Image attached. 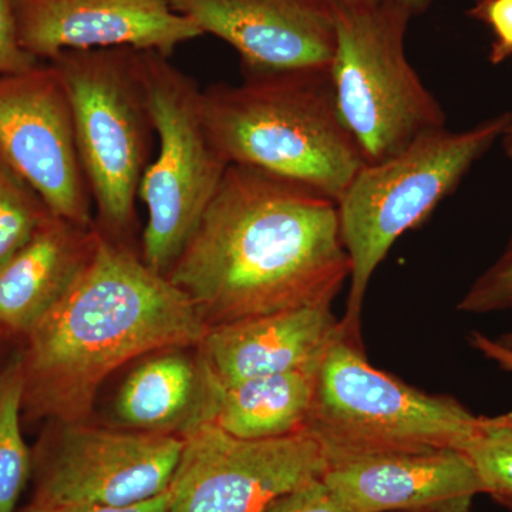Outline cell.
Wrapping results in <instances>:
<instances>
[{
  "instance_id": "cell-20",
  "label": "cell",
  "mask_w": 512,
  "mask_h": 512,
  "mask_svg": "<svg viewBox=\"0 0 512 512\" xmlns=\"http://www.w3.org/2000/svg\"><path fill=\"white\" fill-rule=\"evenodd\" d=\"M466 453L483 483L484 495L512 512V410L481 416Z\"/></svg>"
},
{
  "instance_id": "cell-13",
  "label": "cell",
  "mask_w": 512,
  "mask_h": 512,
  "mask_svg": "<svg viewBox=\"0 0 512 512\" xmlns=\"http://www.w3.org/2000/svg\"><path fill=\"white\" fill-rule=\"evenodd\" d=\"M202 35L237 52L242 73L329 70L336 47L330 0H170Z\"/></svg>"
},
{
  "instance_id": "cell-17",
  "label": "cell",
  "mask_w": 512,
  "mask_h": 512,
  "mask_svg": "<svg viewBox=\"0 0 512 512\" xmlns=\"http://www.w3.org/2000/svg\"><path fill=\"white\" fill-rule=\"evenodd\" d=\"M96 224L50 214L0 269V342L22 343L89 268L99 245Z\"/></svg>"
},
{
  "instance_id": "cell-25",
  "label": "cell",
  "mask_w": 512,
  "mask_h": 512,
  "mask_svg": "<svg viewBox=\"0 0 512 512\" xmlns=\"http://www.w3.org/2000/svg\"><path fill=\"white\" fill-rule=\"evenodd\" d=\"M39 63L20 46L12 0H0V77L26 72Z\"/></svg>"
},
{
  "instance_id": "cell-29",
  "label": "cell",
  "mask_w": 512,
  "mask_h": 512,
  "mask_svg": "<svg viewBox=\"0 0 512 512\" xmlns=\"http://www.w3.org/2000/svg\"><path fill=\"white\" fill-rule=\"evenodd\" d=\"M500 141L501 146H503L505 156L512 160V120L511 123L508 124V127L505 128L503 137H501Z\"/></svg>"
},
{
  "instance_id": "cell-31",
  "label": "cell",
  "mask_w": 512,
  "mask_h": 512,
  "mask_svg": "<svg viewBox=\"0 0 512 512\" xmlns=\"http://www.w3.org/2000/svg\"><path fill=\"white\" fill-rule=\"evenodd\" d=\"M5 345H6V343L0 342V367H2L3 362H5L6 357H8V356H6V357L2 356L3 346H5Z\"/></svg>"
},
{
  "instance_id": "cell-14",
  "label": "cell",
  "mask_w": 512,
  "mask_h": 512,
  "mask_svg": "<svg viewBox=\"0 0 512 512\" xmlns=\"http://www.w3.org/2000/svg\"><path fill=\"white\" fill-rule=\"evenodd\" d=\"M322 478L349 512H473L484 495L461 450L360 458L326 468Z\"/></svg>"
},
{
  "instance_id": "cell-16",
  "label": "cell",
  "mask_w": 512,
  "mask_h": 512,
  "mask_svg": "<svg viewBox=\"0 0 512 512\" xmlns=\"http://www.w3.org/2000/svg\"><path fill=\"white\" fill-rule=\"evenodd\" d=\"M342 333L332 306L288 309L215 326L197 348L218 382L318 370Z\"/></svg>"
},
{
  "instance_id": "cell-24",
  "label": "cell",
  "mask_w": 512,
  "mask_h": 512,
  "mask_svg": "<svg viewBox=\"0 0 512 512\" xmlns=\"http://www.w3.org/2000/svg\"><path fill=\"white\" fill-rule=\"evenodd\" d=\"M266 512H349L340 504L322 477L299 485L279 498Z\"/></svg>"
},
{
  "instance_id": "cell-28",
  "label": "cell",
  "mask_w": 512,
  "mask_h": 512,
  "mask_svg": "<svg viewBox=\"0 0 512 512\" xmlns=\"http://www.w3.org/2000/svg\"><path fill=\"white\" fill-rule=\"evenodd\" d=\"M338 8L363 9L379 6H399L409 10L413 16H419L431 8L436 0H330Z\"/></svg>"
},
{
  "instance_id": "cell-27",
  "label": "cell",
  "mask_w": 512,
  "mask_h": 512,
  "mask_svg": "<svg viewBox=\"0 0 512 512\" xmlns=\"http://www.w3.org/2000/svg\"><path fill=\"white\" fill-rule=\"evenodd\" d=\"M468 345L485 359L495 363L505 372L512 373V349L498 342L497 338H490L480 330H471L467 336Z\"/></svg>"
},
{
  "instance_id": "cell-8",
  "label": "cell",
  "mask_w": 512,
  "mask_h": 512,
  "mask_svg": "<svg viewBox=\"0 0 512 512\" xmlns=\"http://www.w3.org/2000/svg\"><path fill=\"white\" fill-rule=\"evenodd\" d=\"M141 72L158 137V153L141 178L147 208L144 262L168 275L220 187L228 164L212 143L192 77L157 52H140Z\"/></svg>"
},
{
  "instance_id": "cell-18",
  "label": "cell",
  "mask_w": 512,
  "mask_h": 512,
  "mask_svg": "<svg viewBox=\"0 0 512 512\" xmlns=\"http://www.w3.org/2000/svg\"><path fill=\"white\" fill-rule=\"evenodd\" d=\"M318 370L221 384L211 424L242 440L281 439L303 433L315 399Z\"/></svg>"
},
{
  "instance_id": "cell-6",
  "label": "cell",
  "mask_w": 512,
  "mask_h": 512,
  "mask_svg": "<svg viewBox=\"0 0 512 512\" xmlns=\"http://www.w3.org/2000/svg\"><path fill=\"white\" fill-rule=\"evenodd\" d=\"M50 63L72 106L94 224L104 237L136 247L138 188L156 134L140 52L128 47L64 52Z\"/></svg>"
},
{
  "instance_id": "cell-3",
  "label": "cell",
  "mask_w": 512,
  "mask_h": 512,
  "mask_svg": "<svg viewBox=\"0 0 512 512\" xmlns=\"http://www.w3.org/2000/svg\"><path fill=\"white\" fill-rule=\"evenodd\" d=\"M212 143L228 165L291 178L326 197L340 195L365 165L340 119L329 70L247 74L201 92Z\"/></svg>"
},
{
  "instance_id": "cell-19",
  "label": "cell",
  "mask_w": 512,
  "mask_h": 512,
  "mask_svg": "<svg viewBox=\"0 0 512 512\" xmlns=\"http://www.w3.org/2000/svg\"><path fill=\"white\" fill-rule=\"evenodd\" d=\"M23 384L18 346L0 367V512H18L32 476V447L22 430Z\"/></svg>"
},
{
  "instance_id": "cell-9",
  "label": "cell",
  "mask_w": 512,
  "mask_h": 512,
  "mask_svg": "<svg viewBox=\"0 0 512 512\" xmlns=\"http://www.w3.org/2000/svg\"><path fill=\"white\" fill-rule=\"evenodd\" d=\"M184 439L101 421L43 423L32 447L33 500L130 507L167 493Z\"/></svg>"
},
{
  "instance_id": "cell-5",
  "label": "cell",
  "mask_w": 512,
  "mask_h": 512,
  "mask_svg": "<svg viewBox=\"0 0 512 512\" xmlns=\"http://www.w3.org/2000/svg\"><path fill=\"white\" fill-rule=\"evenodd\" d=\"M511 120L512 111H507L457 133L433 131L396 156L357 171L336 201L340 237L350 259L343 328L362 336L367 289L390 249L457 190Z\"/></svg>"
},
{
  "instance_id": "cell-21",
  "label": "cell",
  "mask_w": 512,
  "mask_h": 512,
  "mask_svg": "<svg viewBox=\"0 0 512 512\" xmlns=\"http://www.w3.org/2000/svg\"><path fill=\"white\" fill-rule=\"evenodd\" d=\"M52 214L0 158V269L25 247Z\"/></svg>"
},
{
  "instance_id": "cell-7",
  "label": "cell",
  "mask_w": 512,
  "mask_h": 512,
  "mask_svg": "<svg viewBox=\"0 0 512 512\" xmlns=\"http://www.w3.org/2000/svg\"><path fill=\"white\" fill-rule=\"evenodd\" d=\"M335 8L330 79L340 119L365 164L387 160L446 128L443 107L407 59L412 13L399 6Z\"/></svg>"
},
{
  "instance_id": "cell-10",
  "label": "cell",
  "mask_w": 512,
  "mask_h": 512,
  "mask_svg": "<svg viewBox=\"0 0 512 512\" xmlns=\"http://www.w3.org/2000/svg\"><path fill=\"white\" fill-rule=\"evenodd\" d=\"M326 468L319 444L305 431L242 440L204 424L184 439L168 512H266Z\"/></svg>"
},
{
  "instance_id": "cell-4",
  "label": "cell",
  "mask_w": 512,
  "mask_h": 512,
  "mask_svg": "<svg viewBox=\"0 0 512 512\" xmlns=\"http://www.w3.org/2000/svg\"><path fill=\"white\" fill-rule=\"evenodd\" d=\"M480 416L456 397L431 394L377 369L362 336L343 328L323 357L306 423L328 467L360 458L466 451Z\"/></svg>"
},
{
  "instance_id": "cell-11",
  "label": "cell",
  "mask_w": 512,
  "mask_h": 512,
  "mask_svg": "<svg viewBox=\"0 0 512 512\" xmlns=\"http://www.w3.org/2000/svg\"><path fill=\"white\" fill-rule=\"evenodd\" d=\"M0 158L53 215L94 225L72 106L55 64L0 77Z\"/></svg>"
},
{
  "instance_id": "cell-26",
  "label": "cell",
  "mask_w": 512,
  "mask_h": 512,
  "mask_svg": "<svg viewBox=\"0 0 512 512\" xmlns=\"http://www.w3.org/2000/svg\"><path fill=\"white\" fill-rule=\"evenodd\" d=\"M168 491L160 497L146 503L130 505V507H106V505L60 504L30 498L25 507L18 512H168Z\"/></svg>"
},
{
  "instance_id": "cell-1",
  "label": "cell",
  "mask_w": 512,
  "mask_h": 512,
  "mask_svg": "<svg viewBox=\"0 0 512 512\" xmlns=\"http://www.w3.org/2000/svg\"><path fill=\"white\" fill-rule=\"evenodd\" d=\"M167 276L208 329L332 306L350 278L338 205L291 178L228 165Z\"/></svg>"
},
{
  "instance_id": "cell-15",
  "label": "cell",
  "mask_w": 512,
  "mask_h": 512,
  "mask_svg": "<svg viewBox=\"0 0 512 512\" xmlns=\"http://www.w3.org/2000/svg\"><path fill=\"white\" fill-rule=\"evenodd\" d=\"M220 389L197 346L154 350L128 365L103 423L185 439L211 424Z\"/></svg>"
},
{
  "instance_id": "cell-30",
  "label": "cell",
  "mask_w": 512,
  "mask_h": 512,
  "mask_svg": "<svg viewBox=\"0 0 512 512\" xmlns=\"http://www.w3.org/2000/svg\"><path fill=\"white\" fill-rule=\"evenodd\" d=\"M497 340L498 342L503 343L504 346H507V348L512 349V330H510V332L503 333L501 336H498Z\"/></svg>"
},
{
  "instance_id": "cell-22",
  "label": "cell",
  "mask_w": 512,
  "mask_h": 512,
  "mask_svg": "<svg viewBox=\"0 0 512 512\" xmlns=\"http://www.w3.org/2000/svg\"><path fill=\"white\" fill-rule=\"evenodd\" d=\"M457 311L468 315L512 312V234L501 255L464 293Z\"/></svg>"
},
{
  "instance_id": "cell-2",
  "label": "cell",
  "mask_w": 512,
  "mask_h": 512,
  "mask_svg": "<svg viewBox=\"0 0 512 512\" xmlns=\"http://www.w3.org/2000/svg\"><path fill=\"white\" fill-rule=\"evenodd\" d=\"M207 330L188 296L140 249L100 232L82 278L19 345L23 423L93 420L114 373L154 350L197 346Z\"/></svg>"
},
{
  "instance_id": "cell-12",
  "label": "cell",
  "mask_w": 512,
  "mask_h": 512,
  "mask_svg": "<svg viewBox=\"0 0 512 512\" xmlns=\"http://www.w3.org/2000/svg\"><path fill=\"white\" fill-rule=\"evenodd\" d=\"M12 6L20 46L40 62L119 47L170 57L204 36L170 0H12Z\"/></svg>"
},
{
  "instance_id": "cell-23",
  "label": "cell",
  "mask_w": 512,
  "mask_h": 512,
  "mask_svg": "<svg viewBox=\"0 0 512 512\" xmlns=\"http://www.w3.org/2000/svg\"><path fill=\"white\" fill-rule=\"evenodd\" d=\"M470 18L483 22L491 29L494 42L488 59L495 64L512 57V0H477L468 10Z\"/></svg>"
}]
</instances>
